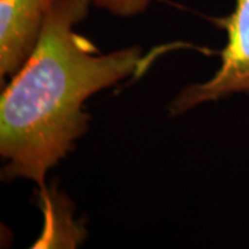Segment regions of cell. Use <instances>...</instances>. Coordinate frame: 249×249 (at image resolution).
<instances>
[{"mask_svg": "<svg viewBox=\"0 0 249 249\" xmlns=\"http://www.w3.org/2000/svg\"><path fill=\"white\" fill-rule=\"evenodd\" d=\"M227 32V45L220 53V68L206 82L180 90L170 104V114L178 115L208 101H217L232 93L249 94V0H235L230 16L214 18Z\"/></svg>", "mask_w": 249, "mask_h": 249, "instance_id": "cell-2", "label": "cell"}, {"mask_svg": "<svg viewBox=\"0 0 249 249\" xmlns=\"http://www.w3.org/2000/svg\"><path fill=\"white\" fill-rule=\"evenodd\" d=\"M58 0H0V76L16 75L35 50Z\"/></svg>", "mask_w": 249, "mask_h": 249, "instance_id": "cell-3", "label": "cell"}, {"mask_svg": "<svg viewBox=\"0 0 249 249\" xmlns=\"http://www.w3.org/2000/svg\"><path fill=\"white\" fill-rule=\"evenodd\" d=\"M91 0H58L47 13L35 50L13 75L0 101L3 180L29 178L45 190L47 170L89 129L88 98L148 65L139 46L100 54L73 28Z\"/></svg>", "mask_w": 249, "mask_h": 249, "instance_id": "cell-1", "label": "cell"}, {"mask_svg": "<svg viewBox=\"0 0 249 249\" xmlns=\"http://www.w3.org/2000/svg\"><path fill=\"white\" fill-rule=\"evenodd\" d=\"M98 9L107 10L111 14L129 17L140 14L150 6L152 0H91Z\"/></svg>", "mask_w": 249, "mask_h": 249, "instance_id": "cell-4", "label": "cell"}]
</instances>
